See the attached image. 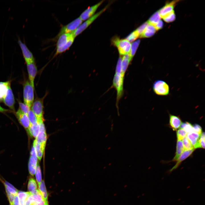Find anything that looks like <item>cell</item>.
Segmentation results:
<instances>
[{
    "label": "cell",
    "instance_id": "obj_27",
    "mask_svg": "<svg viewBox=\"0 0 205 205\" xmlns=\"http://www.w3.org/2000/svg\"><path fill=\"white\" fill-rule=\"evenodd\" d=\"M30 193V192H29L18 191L17 195L18 196L20 205H25V201Z\"/></svg>",
    "mask_w": 205,
    "mask_h": 205
},
{
    "label": "cell",
    "instance_id": "obj_49",
    "mask_svg": "<svg viewBox=\"0 0 205 205\" xmlns=\"http://www.w3.org/2000/svg\"><path fill=\"white\" fill-rule=\"evenodd\" d=\"M8 111H9L8 110L5 109L0 106V112H7Z\"/></svg>",
    "mask_w": 205,
    "mask_h": 205
},
{
    "label": "cell",
    "instance_id": "obj_4",
    "mask_svg": "<svg viewBox=\"0 0 205 205\" xmlns=\"http://www.w3.org/2000/svg\"><path fill=\"white\" fill-rule=\"evenodd\" d=\"M43 99L37 98L34 101L31 110L36 116L38 123L43 122Z\"/></svg>",
    "mask_w": 205,
    "mask_h": 205
},
{
    "label": "cell",
    "instance_id": "obj_47",
    "mask_svg": "<svg viewBox=\"0 0 205 205\" xmlns=\"http://www.w3.org/2000/svg\"><path fill=\"white\" fill-rule=\"evenodd\" d=\"M4 184L5 186H8L15 190H18L14 186H13L12 184L9 183L7 181H5L4 182Z\"/></svg>",
    "mask_w": 205,
    "mask_h": 205
},
{
    "label": "cell",
    "instance_id": "obj_41",
    "mask_svg": "<svg viewBox=\"0 0 205 205\" xmlns=\"http://www.w3.org/2000/svg\"><path fill=\"white\" fill-rule=\"evenodd\" d=\"M193 126V131L194 132L201 135L202 133V128L200 125H199L195 124L192 126Z\"/></svg>",
    "mask_w": 205,
    "mask_h": 205
},
{
    "label": "cell",
    "instance_id": "obj_28",
    "mask_svg": "<svg viewBox=\"0 0 205 205\" xmlns=\"http://www.w3.org/2000/svg\"><path fill=\"white\" fill-rule=\"evenodd\" d=\"M140 42V40H138L133 42L132 44H131L130 51L128 54L132 59L136 53L139 46Z\"/></svg>",
    "mask_w": 205,
    "mask_h": 205
},
{
    "label": "cell",
    "instance_id": "obj_48",
    "mask_svg": "<svg viewBox=\"0 0 205 205\" xmlns=\"http://www.w3.org/2000/svg\"><path fill=\"white\" fill-rule=\"evenodd\" d=\"M38 205H49L48 201H46L43 199L41 202L37 204Z\"/></svg>",
    "mask_w": 205,
    "mask_h": 205
},
{
    "label": "cell",
    "instance_id": "obj_1",
    "mask_svg": "<svg viewBox=\"0 0 205 205\" xmlns=\"http://www.w3.org/2000/svg\"><path fill=\"white\" fill-rule=\"evenodd\" d=\"M111 43L117 48L120 55L129 54L131 44L126 39H120L118 36H114L112 39Z\"/></svg>",
    "mask_w": 205,
    "mask_h": 205
},
{
    "label": "cell",
    "instance_id": "obj_7",
    "mask_svg": "<svg viewBox=\"0 0 205 205\" xmlns=\"http://www.w3.org/2000/svg\"><path fill=\"white\" fill-rule=\"evenodd\" d=\"M83 21L79 17L67 24L62 27L57 35L58 37L62 34L74 32L82 23Z\"/></svg>",
    "mask_w": 205,
    "mask_h": 205
},
{
    "label": "cell",
    "instance_id": "obj_29",
    "mask_svg": "<svg viewBox=\"0 0 205 205\" xmlns=\"http://www.w3.org/2000/svg\"><path fill=\"white\" fill-rule=\"evenodd\" d=\"M28 188L29 192L31 194L37 189V185L34 178L32 177L29 178L28 181Z\"/></svg>",
    "mask_w": 205,
    "mask_h": 205
},
{
    "label": "cell",
    "instance_id": "obj_39",
    "mask_svg": "<svg viewBox=\"0 0 205 205\" xmlns=\"http://www.w3.org/2000/svg\"><path fill=\"white\" fill-rule=\"evenodd\" d=\"M198 148H205V133L202 132L201 135L198 142Z\"/></svg>",
    "mask_w": 205,
    "mask_h": 205
},
{
    "label": "cell",
    "instance_id": "obj_22",
    "mask_svg": "<svg viewBox=\"0 0 205 205\" xmlns=\"http://www.w3.org/2000/svg\"><path fill=\"white\" fill-rule=\"evenodd\" d=\"M40 130V125L38 123L35 125L30 124L27 130L28 132L32 137L36 138L38 136Z\"/></svg>",
    "mask_w": 205,
    "mask_h": 205
},
{
    "label": "cell",
    "instance_id": "obj_40",
    "mask_svg": "<svg viewBox=\"0 0 205 205\" xmlns=\"http://www.w3.org/2000/svg\"><path fill=\"white\" fill-rule=\"evenodd\" d=\"M148 24L147 22L143 23L135 30L139 35V36L142 34Z\"/></svg>",
    "mask_w": 205,
    "mask_h": 205
},
{
    "label": "cell",
    "instance_id": "obj_21",
    "mask_svg": "<svg viewBox=\"0 0 205 205\" xmlns=\"http://www.w3.org/2000/svg\"><path fill=\"white\" fill-rule=\"evenodd\" d=\"M33 146L35 148L37 158L39 160H40L43 155V151L45 147L42 145L36 140L34 142Z\"/></svg>",
    "mask_w": 205,
    "mask_h": 205
},
{
    "label": "cell",
    "instance_id": "obj_17",
    "mask_svg": "<svg viewBox=\"0 0 205 205\" xmlns=\"http://www.w3.org/2000/svg\"><path fill=\"white\" fill-rule=\"evenodd\" d=\"M195 132L192 131L187 134V137L191 143L194 148H198V142L200 136Z\"/></svg>",
    "mask_w": 205,
    "mask_h": 205
},
{
    "label": "cell",
    "instance_id": "obj_12",
    "mask_svg": "<svg viewBox=\"0 0 205 205\" xmlns=\"http://www.w3.org/2000/svg\"><path fill=\"white\" fill-rule=\"evenodd\" d=\"M16 114L20 124L27 130L30 125L27 115L23 113L19 108L16 112Z\"/></svg>",
    "mask_w": 205,
    "mask_h": 205
},
{
    "label": "cell",
    "instance_id": "obj_44",
    "mask_svg": "<svg viewBox=\"0 0 205 205\" xmlns=\"http://www.w3.org/2000/svg\"><path fill=\"white\" fill-rule=\"evenodd\" d=\"M37 161L32 157L30 156V157L29 163L32 165L36 167L37 165Z\"/></svg>",
    "mask_w": 205,
    "mask_h": 205
},
{
    "label": "cell",
    "instance_id": "obj_20",
    "mask_svg": "<svg viewBox=\"0 0 205 205\" xmlns=\"http://www.w3.org/2000/svg\"><path fill=\"white\" fill-rule=\"evenodd\" d=\"M156 31V30L153 25L148 23L140 37V38H148L151 37L154 34Z\"/></svg>",
    "mask_w": 205,
    "mask_h": 205
},
{
    "label": "cell",
    "instance_id": "obj_23",
    "mask_svg": "<svg viewBox=\"0 0 205 205\" xmlns=\"http://www.w3.org/2000/svg\"><path fill=\"white\" fill-rule=\"evenodd\" d=\"M11 81L0 82V101H3L7 92L8 88Z\"/></svg>",
    "mask_w": 205,
    "mask_h": 205
},
{
    "label": "cell",
    "instance_id": "obj_34",
    "mask_svg": "<svg viewBox=\"0 0 205 205\" xmlns=\"http://www.w3.org/2000/svg\"><path fill=\"white\" fill-rule=\"evenodd\" d=\"M182 142L184 149L185 150H189L194 148L186 136L183 139Z\"/></svg>",
    "mask_w": 205,
    "mask_h": 205
},
{
    "label": "cell",
    "instance_id": "obj_13",
    "mask_svg": "<svg viewBox=\"0 0 205 205\" xmlns=\"http://www.w3.org/2000/svg\"><path fill=\"white\" fill-rule=\"evenodd\" d=\"M73 32L63 34L60 36L58 37V39L57 43L56 48L63 46L66 44L71 38L75 37Z\"/></svg>",
    "mask_w": 205,
    "mask_h": 205
},
{
    "label": "cell",
    "instance_id": "obj_15",
    "mask_svg": "<svg viewBox=\"0 0 205 205\" xmlns=\"http://www.w3.org/2000/svg\"><path fill=\"white\" fill-rule=\"evenodd\" d=\"M194 150V149L193 148L184 151L176 160L177 162L175 165L169 170V171L171 172L173 171L176 169L183 161L191 155Z\"/></svg>",
    "mask_w": 205,
    "mask_h": 205
},
{
    "label": "cell",
    "instance_id": "obj_35",
    "mask_svg": "<svg viewBox=\"0 0 205 205\" xmlns=\"http://www.w3.org/2000/svg\"><path fill=\"white\" fill-rule=\"evenodd\" d=\"M139 36L138 34L135 30L129 35L125 39L130 42L136 40Z\"/></svg>",
    "mask_w": 205,
    "mask_h": 205
},
{
    "label": "cell",
    "instance_id": "obj_18",
    "mask_svg": "<svg viewBox=\"0 0 205 205\" xmlns=\"http://www.w3.org/2000/svg\"><path fill=\"white\" fill-rule=\"evenodd\" d=\"M182 123L181 118L174 115H169V124L173 130H177Z\"/></svg>",
    "mask_w": 205,
    "mask_h": 205
},
{
    "label": "cell",
    "instance_id": "obj_6",
    "mask_svg": "<svg viewBox=\"0 0 205 205\" xmlns=\"http://www.w3.org/2000/svg\"><path fill=\"white\" fill-rule=\"evenodd\" d=\"M108 7V5H107L100 11L94 14L86 20H85L82 23L76 30L73 32V35L75 37L79 35L88 27L98 17L105 11Z\"/></svg>",
    "mask_w": 205,
    "mask_h": 205
},
{
    "label": "cell",
    "instance_id": "obj_8",
    "mask_svg": "<svg viewBox=\"0 0 205 205\" xmlns=\"http://www.w3.org/2000/svg\"><path fill=\"white\" fill-rule=\"evenodd\" d=\"M18 42L21 49L23 56L26 63L34 62L33 54L28 49L26 44L19 39Z\"/></svg>",
    "mask_w": 205,
    "mask_h": 205
},
{
    "label": "cell",
    "instance_id": "obj_26",
    "mask_svg": "<svg viewBox=\"0 0 205 205\" xmlns=\"http://www.w3.org/2000/svg\"><path fill=\"white\" fill-rule=\"evenodd\" d=\"M75 38V37H73L71 38L67 43L63 46L56 48L55 56L62 53L68 49L73 44Z\"/></svg>",
    "mask_w": 205,
    "mask_h": 205
},
{
    "label": "cell",
    "instance_id": "obj_19",
    "mask_svg": "<svg viewBox=\"0 0 205 205\" xmlns=\"http://www.w3.org/2000/svg\"><path fill=\"white\" fill-rule=\"evenodd\" d=\"M132 60L128 54L124 55L122 58L121 73L122 75L124 76Z\"/></svg>",
    "mask_w": 205,
    "mask_h": 205
},
{
    "label": "cell",
    "instance_id": "obj_25",
    "mask_svg": "<svg viewBox=\"0 0 205 205\" xmlns=\"http://www.w3.org/2000/svg\"><path fill=\"white\" fill-rule=\"evenodd\" d=\"M38 190L44 200L48 201V194L44 181H42L40 185L38 186Z\"/></svg>",
    "mask_w": 205,
    "mask_h": 205
},
{
    "label": "cell",
    "instance_id": "obj_11",
    "mask_svg": "<svg viewBox=\"0 0 205 205\" xmlns=\"http://www.w3.org/2000/svg\"><path fill=\"white\" fill-rule=\"evenodd\" d=\"M26 63L29 81L33 87L34 88V83L37 73V67L34 62Z\"/></svg>",
    "mask_w": 205,
    "mask_h": 205
},
{
    "label": "cell",
    "instance_id": "obj_14",
    "mask_svg": "<svg viewBox=\"0 0 205 205\" xmlns=\"http://www.w3.org/2000/svg\"><path fill=\"white\" fill-rule=\"evenodd\" d=\"M40 125L39 132L36 138V140L42 145L45 147L47 140V135L43 122L39 123Z\"/></svg>",
    "mask_w": 205,
    "mask_h": 205
},
{
    "label": "cell",
    "instance_id": "obj_3",
    "mask_svg": "<svg viewBox=\"0 0 205 205\" xmlns=\"http://www.w3.org/2000/svg\"><path fill=\"white\" fill-rule=\"evenodd\" d=\"M124 76L121 73L115 72L113 81V85L117 92L116 102L117 103L123 93Z\"/></svg>",
    "mask_w": 205,
    "mask_h": 205
},
{
    "label": "cell",
    "instance_id": "obj_50",
    "mask_svg": "<svg viewBox=\"0 0 205 205\" xmlns=\"http://www.w3.org/2000/svg\"><path fill=\"white\" fill-rule=\"evenodd\" d=\"M31 205H38L36 203H33Z\"/></svg>",
    "mask_w": 205,
    "mask_h": 205
},
{
    "label": "cell",
    "instance_id": "obj_37",
    "mask_svg": "<svg viewBox=\"0 0 205 205\" xmlns=\"http://www.w3.org/2000/svg\"><path fill=\"white\" fill-rule=\"evenodd\" d=\"M163 18L164 20L166 22H170L175 20V15L174 11H173Z\"/></svg>",
    "mask_w": 205,
    "mask_h": 205
},
{
    "label": "cell",
    "instance_id": "obj_43",
    "mask_svg": "<svg viewBox=\"0 0 205 205\" xmlns=\"http://www.w3.org/2000/svg\"><path fill=\"white\" fill-rule=\"evenodd\" d=\"M163 22L162 21L160 20L153 26L156 30H157L162 28L163 27Z\"/></svg>",
    "mask_w": 205,
    "mask_h": 205
},
{
    "label": "cell",
    "instance_id": "obj_10",
    "mask_svg": "<svg viewBox=\"0 0 205 205\" xmlns=\"http://www.w3.org/2000/svg\"><path fill=\"white\" fill-rule=\"evenodd\" d=\"M104 1V0L102 1L95 5L89 7L80 15L79 17L83 21L89 18L94 15L97 8Z\"/></svg>",
    "mask_w": 205,
    "mask_h": 205
},
{
    "label": "cell",
    "instance_id": "obj_31",
    "mask_svg": "<svg viewBox=\"0 0 205 205\" xmlns=\"http://www.w3.org/2000/svg\"><path fill=\"white\" fill-rule=\"evenodd\" d=\"M30 124L35 125L38 123L37 118L32 111L30 109L27 114Z\"/></svg>",
    "mask_w": 205,
    "mask_h": 205
},
{
    "label": "cell",
    "instance_id": "obj_36",
    "mask_svg": "<svg viewBox=\"0 0 205 205\" xmlns=\"http://www.w3.org/2000/svg\"><path fill=\"white\" fill-rule=\"evenodd\" d=\"M187 134L186 132L183 129L181 128L179 129L177 132V140H181L186 136Z\"/></svg>",
    "mask_w": 205,
    "mask_h": 205
},
{
    "label": "cell",
    "instance_id": "obj_45",
    "mask_svg": "<svg viewBox=\"0 0 205 205\" xmlns=\"http://www.w3.org/2000/svg\"><path fill=\"white\" fill-rule=\"evenodd\" d=\"M31 156L32 157L36 160H37V157L36 152L34 147L33 146L31 152Z\"/></svg>",
    "mask_w": 205,
    "mask_h": 205
},
{
    "label": "cell",
    "instance_id": "obj_2",
    "mask_svg": "<svg viewBox=\"0 0 205 205\" xmlns=\"http://www.w3.org/2000/svg\"><path fill=\"white\" fill-rule=\"evenodd\" d=\"M23 99L24 103L30 108L34 101V88L29 81H26L23 85Z\"/></svg>",
    "mask_w": 205,
    "mask_h": 205
},
{
    "label": "cell",
    "instance_id": "obj_46",
    "mask_svg": "<svg viewBox=\"0 0 205 205\" xmlns=\"http://www.w3.org/2000/svg\"><path fill=\"white\" fill-rule=\"evenodd\" d=\"M13 205H20L17 195L15 196L14 197Z\"/></svg>",
    "mask_w": 205,
    "mask_h": 205
},
{
    "label": "cell",
    "instance_id": "obj_9",
    "mask_svg": "<svg viewBox=\"0 0 205 205\" xmlns=\"http://www.w3.org/2000/svg\"><path fill=\"white\" fill-rule=\"evenodd\" d=\"M3 101L11 109L14 111L15 100L14 95L11 87V83L8 86L7 92Z\"/></svg>",
    "mask_w": 205,
    "mask_h": 205
},
{
    "label": "cell",
    "instance_id": "obj_16",
    "mask_svg": "<svg viewBox=\"0 0 205 205\" xmlns=\"http://www.w3.org/2000/svg\"><path fill=\"white\" fill-rule=\"evenodd\" d=\"M175 1H173L166 4L158 12L161 18H163L173 11Z\"/></svg>",
    "mask_w": 205,
    "mask_h": 205
},
{
    "label": "cell",
    "instance_id": "obj_5",
    "mask_svg": "<svg viewBox=\"0 0 205 205\" xmlns=\"http://www.w3.org/2000/svg\"><path fill=\"white\" fill-rule=\"evenodd\" d=\"M153 89L156 95L160 96H167L169 93L168 85L165 81L161 80L156 81L153 85Z\"/></svg>",
    "mask_w": 205,
    "mask_h": 205
},
{
    "label": "cell",
    "instance_id": "obj_24",
    "mask_svg": "<svg viewBox=\"0 0 205 205\" xmlns=\"http://www.w3.org/2000/svg\"><path fill=\"white\" fill-rule=\"evenodd\" d=\"M184 150L183 142L181 140H177L176 145L175 155L172 160L176 161Z\"/></svg>",
    "mask_w": 205,
    "mask_h": 205
},
{
    "label": "cell",
    "instance_id": "obj_33",
    "mask_svg": "<svg viewBox=\"0 0 205 205\" xmlns=\"http://www.w3.org/2000/svg\"><path fill=\"white\" fill-rule=\"evenodd\" d=\"M35 174L36 180L38 183V186H39L40 185L42 180L40 168V166L38 164L37 165Z\"/></svg>",
    "mask_w": 205,
    "mask_h": 205
},
{
    "label": "cell",
    "instance_id": "obj_30",
    "mask_svg": "<svg viewBox=\"0 0 205 205\" xmlns=\"http://www.w3.org/2000/svg\"><path fill=\"white\" fill-rule=\"evenodd\" d=\"M161 18L158 12H157L150 17L147 22L149 24L154 25L160 20Z\"/></svg>",
    "mask_w": 205,
    "mask_h": 205
},
{
    "label": "cell",
    "instance_id": "obj_42",
    "mask_svg": "<svg viewBox=\"0 0 205 205\" xmlns=\"http://www.w3.org/2000/svg\"><path fill=\"white\" fill-rule=\"evenodd\" d=\"M7 196L10 205H13V199L15 196L11 194L5 188Z\"/></svg>",
    "mask_w": 205,
    "mask_h": 205
},
{
    "label": "cell",
    "instance_id": "obj_38",
    "mask_svg": "<svg viewBox=\"0 0 205 205\" xmlns=\"http://www.w3.org/2000/svg\"><path fill=\"white\" fill-rule=\"evenodd\" d=\"M19 108L24 114L27 115L29 111L30 108L26 104L21 102H19Z\"/></svg>",
    "mask_w": 205,
    "mask_h": 205
},
{
    "label": "cell",
    "instance_id": "obj_32",
    "mask_svg": "<svg viewBox=\"0 0 205 205\" xmlns=\"http://www.w3.org/2000/svg\"><path fill=\"white\" fill-rule=\"evenodd\" d=\"M181 128L183 129L186 133L193 131L192 125L190 123L186 122L182 123L180 126Z\"/></svg>",
    "mask_w": 205,
    "mask_h": 205
}]
</instances>
